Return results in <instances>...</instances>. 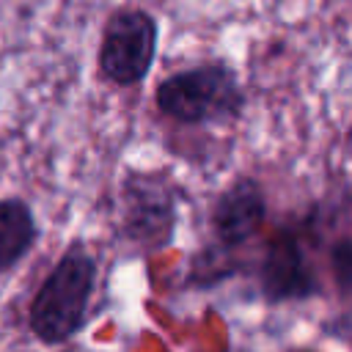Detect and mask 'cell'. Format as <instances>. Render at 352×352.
<instances>
[{
	"mask_svg": "<svg viewBox=\"0 0 352 352\" xmlns=\"http://www.w3.org/2000/svg\"><path fill=\"white\" fill-rule=\"evenodd\" d=\"M99 280V264L94 253L82 242H72L52 270L38 283L30 308L28 327L30 333L47 344L58 346L72 341L88 322V305Z\"/></svg>",
	"mask_w": 352,
	"mask_h": 352,
	"instance_id": "1",
	"label": "cell"
},
{
	"mask_svg": "<svg viewBox=\"0 0 352 352\" xmlns=\"http://www.w3.org/2000/svg\"><path fill=\"white\" fill-rule=\"evenodd\" d=\"M154 102L162 116L184 126L228 124L242 113L245 91L228 63L204 60L168 74L157 85Z\"/></svg>",
	"mask_w": 352,
	"mask_h": 352,
	"instance_id": "2",
	"label": "cell"
},
{
	"mask_svg": "<svg viewBox=\"0 0 352 352\" xmlns=\"http://www.w3.org/2000/svg\"><path fill=\"white\" fill-rule=\"evenodd\" d=\"M176 187L165 173L132 170L118 190L121 236L140 253H160L176 234Z\"/></svg>",
	"mask_w": 352,
	"mask_h": 352,
	"instance_id": "3",
	"label": "cell"
},
{
	"mask_svg": "<svg viewBox=\"0 0 352 352\" xmlns=\"http://www.w3.org/2000/svg\"><path fill=\"white\" fill-rule=\"evenodd\" d=\"M160 41V22L146 8H118L107 16L99 44V69L116 85H138L148 77Z\"/></svg>",
	"mask_w": 352,
	"mask_h": 352,
	"instance_id": "4",
	"label": "cell"
},
{
	"mask_svg": "<svg viewBox=\"0 0 352 352\" xmlns=\"http://www.w3.org/2000/svg\"><path fill=\"white\" fill-rule=\"evenodd\" d=\"M258 283H261V294L267 302L305 300L319 292L316 275L294 231L283 228L267 242L261 264H258Z\"/></svg>",
	"mask_w": 352,
	"mask_h": 352,
	"instance_id": "5",
	"label": "cell"
},
{
	"mask_svg": "<svg viewBox=\"0 0 352 352\" xmlns=\"http://www.w3.org/2000/svg\"><path fill=\"white\" fill-rule=\"evenodd\" d=\"M267 220V195L261 184L250 176L236 179L228 184L212 206L209 226L214 234V242L223 248H239L248 239H253Z\"/></svg>",
	"mask_w": 352,
	"mask_h": 352,
	"instance_id": "6",
	"label": "cell"
},
{
	"mask_svg": "<svg viewBox=\"0 0 352 352\" xmlns=\"http://www.w3.org/2000/svg\"><path fill=\"white\" fill-rule=\"evenodd\" d=\"M38 226L30 204L19 195L0 201V275L14 270L36 245Z\"/></svg>",
	"mask_w": 352,
	"mask_h": 352,
	"instance_id": "7",
	"label": "cell"
}]
</instances>
